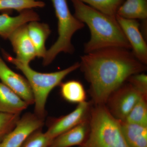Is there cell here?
Segmentation results:
<instances>
[{"label":"cell","mask_w":147,"mask_h":147,"mask_svg":"<svg viewBox=\"0 0 147 147\" xmlns=\"http://www.w3.org/2000/svg\"><path fill=\"white\" fill-rule=\"evenodd\" d=\"M90 106L89 102L86 101L79 103L71 113L53 121L45 133L53 140L60 134L88 119L90 112Z\"/></svg>","instance_id":"cell-9"},{"label":"cell","mask_w":147,"mask_h":147,"mask_svg":"<svg viewBox=\"0 0 147 147\" xmlns=\"http://www.w3.org/2000/svg\"><path fill=\"white\" fill-rule=\"evenodd\" d=\"M43 122V118L35 113H26L20 117L13 130L0 142V147H21L30 134L42 127Z\"/></svg>","instance_id":"cell-7"},{"label":"cell","mask_w":147,"mask_h":147,"mask_svg":"<svg viewBox=\"0 0 147 147\" xmlns=\"http://www.w3.org/2000/svg\"><path fill=\"white\" fill-rule=\"evenodd\" d=\"M58 19V39L43 58L44 65L50 64L61 53L72 54L74 47L71 40L74 34L84 28L85 24L73 16L69 9L67 0H51Z\"/></svg>","instance_id":"cell-5"},{"label":"cell","mask_w":147,"mask_h":147,"mask_svg":"<svg viewBox=\"0 0 147 147\" xmlns=\"http://www.w3.org/2000/svg\"><path fill=\"white\" fill-rule=\"evenodd\" d=\"M117 15L127 19L146 20L147 0H126L119 7Z\"/></svg>","instance_id":"cell-17"},{"label":"cell","mask_w":147,"mask_h":147,"mask_svg":"<svg viewBox=\"0 0 147 147\" xmlns=\"http://www.w3.org/2000/svg\"><path fill=\"white\" fill-rule=\"evenodd\" d=\"M20 115L0 113V142L16 126Z\"/></svg>","instance_id":"cell-23"},{"label":"cell","mask_w":147,"mask_h":147,"mask_svg":"<svg viewBox=\"0 0 147 147\" xmlns=\"http://www.w3.org/2000/svg\"><path fill=\"white\" fill-rule=\"evenodd\" d=\"M0 80L2 83L17 94L28 105L34 104L33 94L28 80L11 70L1 57Z\"/></svg>","instance_id":"cell-10"},{"label":"cell","mask_w":147,"mask_h":147,"mask_svg":"<svg viewBox=\"0 0 147 147\" xmlns=\"http://www.w3.org/2000/svg\"><path fill=\"white\" fill-rule=\"evenodd\" d=\"M3 53L7 60L14 65L25 75L34 97L35 114L42 118L45 116V106L50 92L55 87L60 85L66 76L80 67V63L77 62L61 71L40 73L33 70L29 64L22 63L7 53Z\"/></svg>","instance_id":"cell-4"},{"label":"cell","mask_w":147,"mask_h":147,"mask_svg":"<svg viewBox=\"0 0 147 147\" xmlns=\"http://www.w3.org/2000/svg\"><path fill=\"white\" fill-rule=\"evenodd\" d=\"M80 67L90 85V94L95 105H105L113 92L131 75L146 70L128 49L108 47L81 57Z\"/></svg>","instance_id":"cell-1"},{"label":"cell","mask_w":147,"mask_h":147,"mask_svg":"<svg viewBox=\"0 0 147 147\" xmlns=\"http://www.w3.org/2000/svg\"><path fill=\"white\" fill-rule=\"evenodd\" d=\"M108 16L116 17L123 0H78Z\"/></svg>","instance_id":"cell-19"},{"label":"cell","mask_w":147,"mask_h":147,"mask_svg":"<svg viewBox=\"0 0 147 147\" xmlns=\"http://www.w3.org/2000/svg\"><path fill=\"white\" fill-rule=\"evenodd\" d=\"M39 17L32 9H26L20 12L17 16H11L7 13L0 15V36L8 39L11 35L19 27L33 21H38Z\"/></svg>","instance_id":"cell-12"},{"label":"cell","mask_w":147,"mask_h":147,"mask_svg":"<svg viewBox=\"0 0 147 147\" xmlns=\"http://www.w3.org/2000/svg\"><path fill=\"white\" fill-rule=\"evenodd\" d=\"M27 24L16 29L8 39L16 54V59L22 63H29L37 57L36 51L28 34Z\"/></svg>","instance_id":"cell-11"},{"label":"cell","mask_w":147,"mask_h":147,"mask_svg":"<svg viewBox=\"0 0 147 147\" xmlns=\"http://www.w3.org/2000/svg\"><path fill=\"white\" fill-rule=\"evenodd\" d=\"M28 105L15 92L0 82V113L20 115Z\"/></svg>","instance_id":"cell-14"},{"label":"cell","mask_w":147,"mask_h":147,"mask_svg":"<svg viewBox=\"0 0 147 147\" xmlns=\"http://www.w3.org/2000/svg\"><path fill=\"white\" fill-rule=\"evenodd\" d=\"M116 18L132 49V53L138 60L147 63V45L140 30L138 20L123 18L117 15Z\"/></svg>","instance_id":"cell-8"},{"label":"cell","mask_w":147,"mask_h":147,"mask_svg":"<svg viewBox=\"0 0 147 147\" xmlns=\"http://www.w3.org/2000/svg\"><path fill=\"white\" fill-rule=\"evenodd\" d=\"M123 121L147 126V97H141Z\"/></svg>","instance_id":"cell-20"},{"label":"cell","mask_w":147,"mask_h":147,"mask_svg":"<svg viewBox=\"0 0 147 147\" xmlns=\"http://www.w3.org/2000/svg\"><path fill=\"white\" fill-rule=\"evenodd\" d=\"M60 85L61 95L66 101L78 104L86 101V93L81 82L71 80Z\"/></svg>","instance_id":"cell-18"},{"label":"cell","mask_w":147,"mask_h":147,"mask_svg":"<svg viewBox=\"0 0 147 147\" xmlns=\"http://www.w3.org/2000/svg\"><path fill=\"white\" fill-rule=\"evenodd\" d=\"M89 129V119L53 139L50 147H70L82 146Z\"/></svg>","instance_id":"cell-13"},{"label":"cell","mask_w":147,"mask_h":147,"mask_svg":"<svg viewBox=\"0 0 147 147\" xmlns=\"http://www.w3.org/2000/svg\"><path fill=\"white\" fill-rule=\"evenodd\" d=\"M53 141L40 129L30 134L21 147H50Z\"/></svg>","instance_id":"cell-22"},{"label":"cell","mask_w":147,"mask_h":147,"mask_svg":"<svg viewBox=\"0 0 147 147\" xmlns=\"http://www.w3.org/2000/svg\"><path fill=\"white\" fill-rule=\"evenodd\" d=\"M45 5V3L40 0H0V11L15 10L20 12Z\"/></svg>","instance_id":"cell-21"},{"label":"cell","mask_w":147,"mask_h":147,"mask_svg":"<svg viewBox=\"0 0 147 147\" xmlns=\"http://www.w3.org/2000/svg\"><path fill=\"white\" fill-rule=\"evenodd\" d=\"M129 83L141 93L147 97V76L144 73H137L130 76L127 79Z\"/></svg>","instance_id":"cell-24"},{"label":"cell","mask_w":147,"mask_h":147,"mask_svg":"<svg viewBox=\"0 0 147 147\" xmlns=\"http://www.w3.org/2000/svg\"><path fill=\"white\" fill-rule=\"evenodd\" d=\"M143 96L129 83H124L110 95L105 106L113 116L123 121Z\"/></svg>","instance_id":"cell-6"},{"label":"cell","mask_w":147,"mask_h":147,"mask_svg":"<svg viewBox=\"0 0 147 147\" xmlns=\"http://www.w3.org/2000/svg\"><path fill=\"white\" fill-rule=\"evenodd\" d=\"M27 26L29 36L35 48L37 57L44 58L47 51L45 41L51 32L49 26L38 21H33L29 23Z\"/></svg>","instance_id":"cell-15"},{"label":"cell","mask_w":147,"mask_h":147,"mask_svg":"<svg viewBox=\"0 0 147 147\" xmlns=\"http://www.w3.org/2000/svg\"><path fill=\"white\" fill-rule=\"evenodd\" d=\"M122 129L129 147H147V126L121 121Z\"/></svg>","instance_id":"cell-16"},{"label":"cell","mask_w":147,"mask_h":147,"mask_svg":"<svg viewBox=\"0 0 147 147\" xmlns=\"http://www.w3.org/2000/svg\"><path fill=\"white\" fill-rule=\"evenodd\" d=\"M90 115L88 133L80 147H129L121 121L113 116L105 105H95Z\"/></svg>","instance_id":"cell-3"},{"label":"cell","mask_w":147,"mask_h":147,"mask_svg":"<svg viewBox=\"0 0 147 147\" xmlns=\"http://www.w3.org/2000/svg\"><path fill=\"white\" fill-rule=\"evenodd\" d=\"M71 1L74 16L86 24L90 32V40L84 45L85 54L108 47L131 49L116 16H108L78 0Z\"/></svg>","instance_id":"cell-2"}]
</instances>
